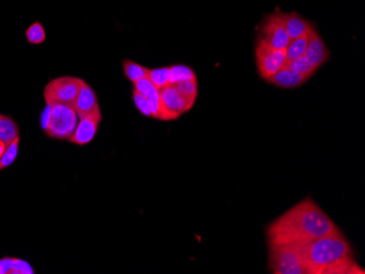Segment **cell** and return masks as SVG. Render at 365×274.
I'll use <instances>...</instances> for the list:
<instances>
[{
	"instance_id": "cell-21",
	"label": "cell",
	"mask_w": 365,
	"mask_h": 274,
	"mask_svg": "<svg viewBox=\"0 0 365 274\" xmlns=\"http://www.w3.org/2000/svg\"><path fill=\"white\" fill-rule=\"evenodd\" d=\"M287 67L297 71L299 74H303L306 78H311L315 72L316 69L314 68L313 66L310 64L309 60L306 59L305 56L297 58V59L291 60L287 63Z\"/></svg>"
},
{
	"instance_id": "cell-25",
	"label": "cell",
	"mask_w": 365,
	"mask_h": 274,
	"mask_svg": "<svg viewBox=\"0 0 365 274\" xmlns=\"http://www.w3.org/2000/svg\"><path fill=\"white\" fill-rule=\"evenodd\" d=\"M34 270L27 264V261L21 259L14 258V264L11 266L10 274H33Z\"/></svg>"
},
{
	"instance_id": "cell-9",
	"label": "cell",
	"mask_w": 365,
	"mask_h": 274,
	"mask_svg": "<svg viewBox=\"0 0 365 274\" xmlns=\"http://www.w3.org/2000/svg\"><path fill=\"white\" fill-rule=\"evenodd\" d=\"M101 122H102V115H90L79 118L76 129L71 138L68 139V141L78 146H86L92 141V139L98 133Z\"/></svg>"
},
{
	"instance_id": "cell-5",
	"label": "cell",
	"mask_w": 365,
	"mask_h": 274,
	"mask_svg": "<svg viewBox=\"0 0 365 274\" xmlns=\"http://www.w3.org/2000/svg\"><path fill=\"white\" fill-rule=\"evenodd\" d=\"M84 80L76 77H60L47 83L44 89L47 105L73 106L81 89Z\"/></svg>"
},
{
	"instance_id": "cell-6",
	"label": "cell",
	"mask_w": 365,
	"mask_h": 274,
	"mask_svg": "<svg viewBox=\"0 0 365 274\" xmlns=\"http://www.w3.org/2000/svg\"><path fill=\"white\" fill-rule=\"evenodd\" d=\"M255 57L257 64L258 74L262 79L267 80L287 66L286 49H271L269 45L258 38L255 46Z\"/></svg>"
},
{
	"instance_id": "cell-1",
	"label": "cell",
	"mask_w": 365,
	"mask_h": 274,
	"mask_svg": "<svg viewBox=\"0 0 365 274\" xmlns=\"http://www.w3.org/2000/svg\"><path fill=\"white\" fill-rule=\"evenodd\" d=\"M341 233L338 226L311 198L295 204L268 225V244L301 247L315 239Z\"/></svg>"
},
{
	"instance_id": "cell-26",
	"label": "cell",
	"mask_w": 365,
	"mask_h": 274,
	"mask_svg": "<svg viewBox=\"0 0 365 274\" xmlns=\"http://www.w3.org/2000/svg\"><path fill=\"white\" fill-rule=\"evenodd\" d=\"M12 264H14V258H10V257L0 259V274H10Z\"/></svg>"
},
{
	"instance_id": "cell-7",
	"label": "cell",
	"mask_w": 365,
	"mask_h": 274,
	"mask_svg": "<svg viewBox=\"0 0 365 274\" xmlns=\"http://www.w3.org/2000/svg\"><path fill=\"white\" fill-rule=\"evenodd\" d=\"M258 38L275 49H286L290 40L282 20V11H275L273 14L264 16L260 29Z\"/></svg>"
},
{
	"instance_id": "cell-11",
	"label": "cell",
	"mask_w": 365,
	"mask_h": 274,
	"mask_svg": "<svg viewBox=\"0 0 365 274\" xmlns=\"http://www.w3.org/2000/svg\"><path fill=\"white\" fill-rule=\"evenodd\" d=\"M304 56L316 70L320 68L325 63H327L328 59H329V49H328L327 45L325 44L324 40L315 30V27L312 31L309 45H307Z\"/></svg>"
},
{
	"instance_id": "cell-18",
	"label": "cell",
	"mask_w": 365,
	"mask_h": 274,
	"mask_svg": "<svg viewBox=\"0 0 365 274\" xmlns=\"http://www.w3.org/2000/svg\"><path fill=\"white\" fill-rule=\"evenodd\" d=\"M150 81L153 83L158 90H161L163 87L170 85V67H162V68L149 69L148 77Z\"/></svg>"
},
{
	"instance_id": "cell-24",
	"label": "cell",
	"mask_w": 365,
	"mask_h": 274,
	"mask_svg": "<svg viewBox=\"0 0 365 274\" xmlns=\"http://www.w3.org/2000/svg\"><path fill=\"white\" fill-rule=\"evenodd\" d=\"M134 103L136 107L140 111L141 114L146 117H151V109H150V104L148 98H144V95L137 91H133Z\"/></svg>"
},
{
	"instance_id": "cell-4",
	"label": "cell",
	"mask_w": 365,
	"mask_h": 274,
	"mask_svg": "<svg viewBox=\"0 0 365 274\" xmlns=\"http://www.w3.org/2000/svg\"><path fill=\"white\" fill-rule=\"evenodd\" d=\"M268 245V268L271 273L306 274L299 247L291 245Z\"/></svg>"
},
{
	"instance_id": "cell-14",
	"label": "cell",
	"mask_w": 365,
	"mask_h": 274,
	"mask_svg": "<svg viewBox=\"0 0 365 274\" xmlns=\"http://www.w3.org/2000/svg\"><path fill=\"white\" fill-rule=\"evenodd\" d=\"M312 31H313V29H312L309 33L304 34V36L290 41L289 45H288L287 49H286L288 63L291 61V60H294L297 59V58L304 56L306 49H307V45H309Z\"/></svg>"
},
{
	"instance_id": "cell-19",
	"label": "cell",
	"mask_w": 365,
	"mask_h": 274,
	"mask_svg": "<svg viewBox=\"0 0 365 274\" xmlns=\"http://www.w3.org/2000/svg\"><path fill=\"white\" fill-rule=\"evenodd\" d=\"M176 90L179 91L185 98H186L192 105L195 104L198 95V82L195 80H185V81L177 82L173 85Z\"/></svg>"
},
{
	"instance_id": "cell-17",
	"label": "cell",
	"mask_w": 365,
	"mask_h": 274,
	"mask_svg": "<svg viewBox=\"0 0 365 274\" xmlns=\"http://www.w3.org/2000/svg\"><path fill=\"white\" fill-rule=\"evenodd\" d=\"M197 79L195 71L190 68L188 66L175 65L170 67V85H175L177 82L185 80Z\"/></svg>"
},
{
	"instance_id": "cell-3",
	"label": "cell",
	"mask_w": 365,
	"mask_h": 274,
	"mask_svg": "<svg viewBox=\"0 0 365 274\" xmlns=\"http://www.w3.org/2000/svg\"><path fill=\"white\" fill-rule=\"evenodd\" d=\"M78 124V115L73 106L47 105L42 116V127L47 136L57 140L71 138Z\"/></svg>"
},
{
	"instance_id": "cell-16",
	"label": "cell",
	"mask_w": 365,
	"mask_h": 274,
	"mask_svg": "<svg viewBox=\"0 0 365 274\" xmlns=\"http://www.w3.org/2000/svg\"><path fill=\"white\" fill-rule=\"evenodd\" d=\"M123 68H124L125 76L127 77V79L133 83L147 78L148 71H149V69L146 68L144 66L139 65L133 60L127 59L123 61Z\"/></svg>"
},
{
	"instance_id": "cell-12",
	"label": "cell",
	"mask_w": 365,
	"mask_h": 274,
	"mask_svg": "<svg viewBox=\"0 0 365 274\" xmlns=\"http://www.w3.org/2000/svg\"><path fill=\"white\" fill-rule=\"evenodd\" d=\"M307 80L309 78H306L303 74H299L286 66L266 81L280 89H297L303 85Z\"/></svg>"
},
{
	"instance_id": "cell-23",
	"label": "cell",
	"mask_w": 365,
	"mask_h": 274,
	"mask_svg": "<svg viewBox=\"0 0 365 274\" xmlns=\"http://www.w3.org/2000/svg\"><path fill=\"white\" fill-rule=\"evenodd\" d=\"M134 90L140 93L141 95H144V98H150L153 95L159 93V90L148 78H144V79L135 82L134 83Z\"/></svg>"
},
{
	"instance_id": "cell-13",
	"label": "cell",
	"mask_w": 365,
	"mask_h": 274,
	"mask_svg": "<svg viewBox=\"0 0 365 274\" xmlns=\"http://www.w3.org/2000/svg\"><path fill=\"white\" fill-rule=\"evenodd\" d=\"M282 20L290 40L300 38L314 29L311 22L304 19L298 12H282Z\"/></svg>"
},
{
	"instance_id": "cell-20",
	"label": "cell",
	"mask_w": 365,
	"mask_h": 274,
	"mask_svg": "<svg viewBox=\"0 0 365 274\" xmlns=\"http://www.w3.org/2000/svg\"><path fill=\"white\" fill-rule=\"evenodd\" d=\"M25 36H27V42L33 44V45H40L47 40L45 29L40 22H34L33 25L27 27V31H25Z\"/></svg>"
},
{
	"instance_id": "cell-22",
	"label": "cell",
	"mask_w": 365,
	"mask_h": 274,
	"mask_svg": "<svg viewBox=\"0 0 365 274\" xmlns=\"http://www.w3.org/2000/svg\"><path fill=\"white\" fill-rule=\"evenodd\" d=\"M19 143L20 137H18V138L14 139V141L7 144L5 154L3 155V158L0 159V171L14 163L16 155L19 152Z\"/></svg>"
},
{
	"instance_id": "cell-8",
	"label": "cell",
	"mask_w": 365,
	"mask_h": 274,
	"mask_svg": "<svg viewBox=\"0 0 365 274\" xmlns=\"http://www.w3.org/2000/svg\"><path fill=\"white\" fill-rule=\"evenodd\" d=\"M160 100L168 120H177L194 106L176 90L173 85H168L160 90Z\"/></svg>"
},
{
	"instance_id": "cell-27",
	"label": "cell",
	"mask_w": 365,
	"mask_h": 274,
	"mask_svg": "<svg viewBox=\"0 0 365 274\" xmlns=\"http://www.w3.org/2000/svg\"><path fill=\"white\" fill-rule=\"evenodd\" d=\"M5 150H7V143L0 140V159L3 158V155L5 154Z\"/></svg>"
},
{
	"instance_id": "cell-15",
	"label": "cell",
	"mask_w": 365,
	"mask_h": 274,
	"mask_svg": "<svg viewBox=\"0 0 365 274\" xmlns=\"http://www.w3.org/2000/svg\"><path fill=\"white\" fill-rule=\"evenodd\" d=\"M19 137V128L11 117L0 115V140L9 144Z\"/></svg>"
},
{
	"instance_id": "cell-2",
	"label": "cell",
	"mask_w": 365,
	"mask_h": 274,
	"mask_svg": "<svg viewBox=\"0 0 365 274\" xmlns=\"http://www.w3.org/2000/svg\"><path fill=\"white\" fill-rule=\"evenodd\" d=\"M306 274L364 273L342 233L331 234L299 247Z\"/></svg>"
},
{
	"instance_id": "cell-10",
	"label": "cell",
	"mask_w": 365,
	"mask_h": 274,
	"mask_svg": "<svg viewBox=\"0 0 365 274\" xmlns=\"http://www.w3.org/2000/svg\"><path fill=\"white\" fill-rule=\"evenodd\" d=\"M73 107L76 111L79 118L90 116V115H102L97 94L92 87H90L86 81L82 82L81 89Z\"/></svg>"
}]
</instances>
